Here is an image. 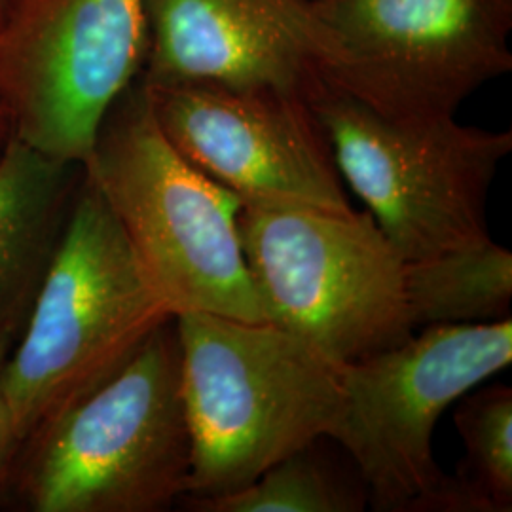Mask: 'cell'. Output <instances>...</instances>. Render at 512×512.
Instances as JSON below:
<instances>
[{"label":"cell","instance_id":"6da1fadb","mask_svg":"<svg viewBox=\"0 0 512 512\" xmlns=\"http://www.w3.org/2000/svg\"><path fill=\"white\" fill-rule=\"evenodd\" d=\"M192 440L175 317L109 382L19 442L4 509L162 512L188 490Z\"/></svg>","mask_w":512,"mask_h":512},{"label":"cell","instance_id":"e0dca14e","mask_svg":"<svg viewBox=\"0 0 512 512\" xmlns=\"http://www.w3.org/2000/svg\"><path fill=\"white\" fill-rule=\"evenodd\" d=\"M10 137H12V122H10V114H8V109L0 95V139L8 141Z\"/></svg>","mask_w":512,"mask_h":512},{"label":"cell","instance_id":"30bf717a","mask_svg":"<svg viewBox=\"0 0 512 512\" xmlns=\"http://www.w3.org/2000/svg\"><path fill=\"white\" fill-rule=\"evenodd\" d=\"M143 84L167 139L243 205L355 211L304 95Z\"/></svg>","mask_w":512,"mask_h":512},{"label":"cell","instance_id":"2e32d148","mask_svg":"<svg viewBox=\"0 0 512 512\" xmlns=\"http://www.w3.org/2000/svg\"><path fill=\"white\" fill-rule=\"evenodd\" d=\"M14 342H16L14 336L0 334V372H2V365H4L10 349L14 346ZM18 446V433H16L14 421H12L8 404L4 401V393L0 387V509H4L8 476H10L12 461L18 452Z\"/></svg>","mask_w":512,"mask_h":512},{"label":"cell","instance_id":"ac0fdd59","mask_svg":"<svg viewBox=\"0 0 512 512\" xmlns=\"http://www.w3.org/2000/svg\"><path fill=\"white\" fill-rule=\"evenodd\" d=\"M8 2H10V0H0V14H2V12H4V8L8 6Z\"/></svg>","mask_w":512,"mask_h":512},{"label":"cell","instance_id":"3957f363","mask_svg":"<svg viewBox=\"0 0 512 512\" xmlns=\"http://www.w3.org/2000/svg\"><path fill=\"white\" fill-rule=\"evenodd\" d=\"M84 171L173 317L266 321L239 238L243 202L167 139L141 76L110 107Z\"/></svg>","mask_w":512,"mask_h":512},{"label":"cell","instance_id":"277c9868","mask_svg":"<svg viewBox=\"0 0 512 512\" xmlns=\"http://www.w3.org/2000/svg\"><path fill=\"white\" fill-rule=\"evenodd\" d=\"M173 315L86 175L0 387L19 442L109 382Z\"/></svg>","mask_w":512,"mask_h":512},{"label":"cell","instance_id":"52a82bcc","mask_svg":"<svg viewBox=\"0 0 512 512\" xmlns=\"http://www.w3.org/2000/svg\"><path fill=\"white\" fill-rule=\"evenodd\" d=\"M342 181L366 203L404 262L492 238L486 203L512 131L456 116L389 118L344 93L308 95Z\"/></svg>","mask_w":512,"mask_h":512},{"label":"cell","instance_id":"8992f818","mask_svg":"<svg viewBox=\"0 0 512 512\" xmlns=\"http://www.w3.org/2000/svg\"><path fill=\"white\" fill-rule=\"evenodd\" d=\"M239 238L266 321L348 365L416 329L403 256L365 211L243 205Z\"/></svg>","mask_w":512,"mask_h":512},{"label":"cell","instance_id":"7c38bea8","mask_svg":"<svg viewBox=\"0 0 512 512\" xmlns=\"http://www.w3.org/2000/svg\"><path fill=\"white\" fill-rule=\"evenodd\" d=\"M84 165L10 137L0 156V334L25 329L65 234Z\"/></svg>","mask_w":512,"mask_h":512},{"label":"cell","instance_id":"ba28073f","mask_svg":"<svg viewBox=\"0 0 512 512\" xmlns=\"http://www.w3.org/2000/svg\"><path fill=\"white\" fill-rule=\"evenodd\" d=\"M147 52L145 0H10L0 14V95L12 137L86 164Z\"/></svg>","mask_w":512,"mask_h":512},{"label":"cell","instance_id":"5b68a950","mask_svg":"<svg viewBox=\"0 0 512 512\" xmlns=\"http://www.w3.org/2000/svg\"><path fill=\"white\" fill-rule=\"evenodd\" d=\"M403 344L342 365L344 412L332 440L382 512H478L440 471L433 433L448 406L512 363L511 317L420 329Z\"/></svg>","mask_w":512,"mask_h":512},{"label":"cell","instance_id":"9c48e42d","mask_svg":"<svg viewBox=\"0 0 512 512\" xmlns=\"http://www.w3.org/2000/svg\"><path fill=\"white\" fill-rule=\"evenodd\" d=\"M340 46L327 88L389 118L456 116L512 71V0H313Z\"/></svg>","mask_w":512,"mask_h":512},{"label":"cell","instance_id":"4fadbf2b","mask_svg":"<svg viewBox=\"0 0 512 512\" xmlns=\"http://www.w3.org/2000/svg\"><path fill=\"white\" fill-rule=\"evenodd\" d=\"M404 291L416 330L507 319L512 298L511 251L488 238L406 262Z\"/></svg>","mask_w":512,"mask_h":512},{"label":"cell","instance_id":"8fae6325","mask_svg":"<svg viewBox=\"0 0 512 512\" xmlns=\"http://www.w3.org/2000/svg\"><path fill=\"white\" fill-rule=\"evenodd\" d=\"M147 84L275 90L308 99L340 65L313 0H145Z\"/></svg>","mask_w":512,"mask_h":512},{"label":"cell","instance_id":"d6986e66","mask_svg":"<svg viewBox=\"0 0 512 512\" xmlns=\"http://www.w3.org/2000/svg\"><path fill=\"white\" fill-rule=\"evenodd\" d=\"M4 143H6V141H4V139H0V156H2V148H4Z\"/></svg>","mask_w":512,"mask_h":512},{"label":"cell","instance_id":"5bb4252c","mask_svg":"<svg viewBox=\"0 0 512 512\" xmlns=\"http://www.w3.org/2000/svg\"><path fill=\"white\" fill-rule=\"evenodd\" d=\"M332 439H319L277 461L230 494L183 497L198 512H363L370 507L365 478Z\"/></svg>","mask_w":512,"mask_h":512},{"label":"cell","instance_id":"7a4b0ae2","mask_svg":"<svg viewBox=\"0 0 512 512\" xmlns=\"http://www.w3.org/2000/svg\"><path fill=\"white\" fill-rule=\"evenodd\" d=\"M175 327L192 440L183 497L236 492L332 439L344 412L340 363L270 321L181 313Z\"/></svg>","mask_w":512,"mask_h":512},{"label":"cell","instance_id":"9a60e30c","mask_svg":"<svg viewBox=\"0 0 512 512\" xmlns=\"http://www.w3.org/2000/svg\"><path fill=\"white\" fill-rule=\"evenodd\" d=\"M459 403V401H458ZM465 444L458 478L478 512L512 511V389L490 385L465 393L454 412Z\"/></svg>","mask_w":512,"mask_h":512}]
</instances>
